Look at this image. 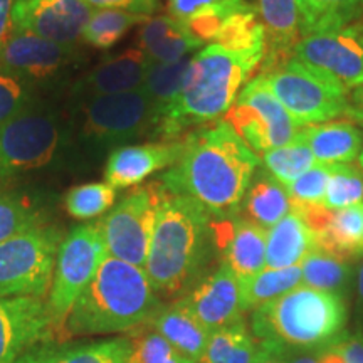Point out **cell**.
Instances as JSON below:
<instances>
[{
    "instance_id": "5b68a950",
    "label": "cell",
    "mask_w": 363,
    "mask_h": 363,
    "mask_svg": "<svg viewBox=\"0 0 363 363\" xmlns=\"http://www.w3.org/2000/svg\"><path fill=\"white\" fill-rule=\"evenodd\" d=\"M347 323L342 296L301 284L252 311V337L288 350H313L335 343Z\"/></svg>"
},
{
    "instance_id": "5bb4252c",
    "label": "cell",
    "mask_w": 363,
    "mask_h": 363,
    "mask_svg": "<svg viewBox=\"0 0 363 363\" xmlns=\"http://www.w3.org/2000/svg\"><path fill=\"white\" fill-rule=\"evenodd\" d=\"M76 57V45H62L24 30H12L0 51V69L38 88L65 76Z\"/></svg>"
},
{
    "instance_id": "816d5d0a",
    "label": "cell",
    "mask_w": 363,
    "mask_h": 363,
    "mask_svg": "<svg viewBox=\"0 0 363 363\" xmlns=\"http://www.w3.org/2000/svg\"><path fill=\"white\" fill-rule=\"evenodd\" d=\"M357 162H358V165H360V169H362V172H363V148H362L360 155H358V158H357Z\"/></svg>"
},
{
    "instance_id": "3957f363",
    "label": "cell",
    "mask_w": 363,
    "mask_h": 363,
    "mask_svg": "<svg viewBox=\"0 0 363 363\" xmlns=\"http://www.w3.org/2000/svg\"><path fill=\"white\" fill-rule=\"evenodd\" d=\"M212 251H216L212 217L194 201L163 187L145 264L153 291L165 298L187 293L202 274Z\"/></svg>"
},
{
    "instance_id": "6da1fadb",
    "label": "cell",
    "mask_w": 363,
    "mask_h": 363,
    "mask_svg": "<svg viewBox=\"0 0 363 363\" xmlns=\"http://www.w3.org/2000/svg\"><path fill=\"white\" fill-rule=\"evenodd\" d=\"M257 167L259 157L222 120L184 136L182 155L160 177V184L222 220L239 216Z\"/></svg>"
},
{
    "instance_id": "b9f144b4",
    "label": "cell",
    "mask_w": 363,
    "mask_h": 363,
    "mask_svg": "<svg viewBox=\"0 0 363 363\" xmlns=\"http://www.w3.org/2000/svg\"><path fill=\"white\" fill-rule=\"evenodd\" d=\"M331 174V165L316 163L310 170L286 187L291 207L294 206H321L325 202L326 185Z\"/></svg>"
},
{
    "instance_id": "30bf717a",
    "label": "cell",
    "mask_w": 363,
    "mask_h": 363,
    "mask_svg": "<svg viewBox=\"0 0 363 363\" xmlns=\"http://www.w3.org/2000/svg\"><path fill=\"white\" fill-rule=\"evenodd\" d=\"M162 189L160 182L136 187L98 222L108 256L145 269Z\"/></svg>"
},
{
    "instance_id": "c3c4849f",
    "label": "cell",
    "mask_w": 363,
    "mask_h": 363,
    "mask_svg": "<svg viewBox=\"0 0 363 363\" xmlns=\"http://www.w3.org/2000/svg\"><path fill=\"white\" fill-rule=\"evenodd\" d=\"M355 315H357V323L360 326V333L363 335V261L360 262L357 269V279H355Z\"/></svg>"
},
{
    "instance_id": "2e32d148",
    "label": "cell",
    "mask_w": 363,
    "mask_h": 363,
    "mask_svg": "<svg viewBox=\"0 0 363 363\" xmlns=\"http://www.w3.org/2000/svg\"><path fill=\"white\" fill-rule=\"evenodd\" d=\"M52 316L44 298H0V363L17 358L52 335Z\"/></svg>"
},
{
    "instance_id": "f546056e",
    "label": "cell",
    "mask_w": 363,
    "mask_h": 363,
    "mask_svg": "<svg viewBox=\"0 0 363 363\" xmlns=\"http://www.w3.org/2000/svg\"><path fill=\"white\" fill-rule=\"evenodd\" d=\"M299 34L328 33L360 21L363 0H298Z\"/></svg>"
},
{
    "instance_id": "f907efd6",
    "label": "cell",
    "mask_w": 363,
    "mask_h": 363,
    "mask_svg": "<svg viewBox=\"0 0 363 363\" xmlns=\"http://www.w3.org/2000/svg\"><path fill=\"white\" fill-rule=\"evenodd\" d=\"M318 355L320 353H303V355L291 357L288 363H318Z\"/></svg>"
},
{
    "instance_id": "ab89813d",
    "label": "cell",
    "mask_w": 363,
    "mask_h": 363,
    "mask_svg": "<svg viewBox=\"0 0 363 363\" xmlns=\"http://www.w3.org/2000/svg\"><path fill=\"white\" fill-rule=\"evenodd\" d=\"M39 225V214L21 195L0 194V244Z\"/></svg>"
},
{
    "instance_id": "7dc6e473",
    "label": "cell",
    "mask_w": 363,
    "mask_h": 363,
    "mask_svg": "<svg viewBox=\"0 0 363 363\" xmlns=\"http://www.w3.org/2000/svg\"><path fill=\"white\" fill-rule=\"evenodd\" d=\"M347 116L363 125V84L357 86L348 94V111Z\"/></svg>"
},
{
    "instance_id": "e0dca14e",
    "label": "cell",
    "mask_w": 363,
    "mask_h": 363,
    "mask_svg": "<svg viewBox=\"0 0 363 363\" xmlns=\"http://www.w3.org/2000/svg\"><path fill=\"white\" fill-rule=\"evenodd\" d=\"M291 211L311 229L316 249L345 261L363 256V203L337 211L323 203L294 206Z\"/></svg>"
},
{
    "instance_id": "ac0fdd59",
    "label": "cell",
    "mask_w": 363,
    "mask_h": 363,
    "mask_svg": "<svg viewBox=\"0 0 363 363\" xmlns=\"http://www.w3.org/2000/svg\"><path fill=\"white\" fill-rule=\"evenodd\" d=\"M179 301L211 331L242 321L240 284L238 276L225 264L203 278Z\"/></svg>"
},
{
    "instance_id": "277c9868",
    "label": "cell",
    "mask_w": 363,
    "mask_h": 363,
    "mask_svg": "<svg viewBox=\"0 0 363 363\" xmlns=\"http://www.w3.org/2000/svg\"><path fill=\"white\" fill-rule=\"evenodd\" d=\"M145 269L106 256L66 320L74 335L128 331L160 310Z\"/></svg>"
},
{
    "instance_id": "f1b7e54d",
    "label": "cell",
    "mask_w": 363,
    "mask_h": 363,
    "mask_svg": "<svg viewBox=\"0 0 363 363\" xmlns=\"http://www.w3.org/2000/svg\"><path fill=\"white\" fill-rule=\"evenodd\" d=\"M130 338H113L93 343L30 348L13 363H126Z\"/></svg>"
},
{
    "instance_id": "8fae6325",
    "label": "cell",
    "mask_w": 363,
    "mask_h": 363,
    "mask_svg": "<svg viewBox=\"0 0 363 363\" xmlns=\"http://www.w3.org/2000/svg\"><path fill=\"white\" fill-rule=\"evenodd\" d=\"M224 121L233 126L254 153H266L283 147L299 131L296 121L259 74L244 86L230 110L225 113Z\"/></svg>"
},
{
    "instance_id": "ffe728a7",
    "label": "cell",
    "mask_w": 363,
    "mask_h": 363,
    "mask_svg": "<svg viewBox=\"0 0 363 363\" xmlns=\"http://www.w3.org/2000/svg\"><path fill=\"white\" fill-rule=\"evenodd\" d=\"M184 150V138L160 143L123 145L111 150L104 167V179L115 190L138 187L150 175L170 169Z\"/></svg>"
},
{
    "instance_id": "d6a6232c",
    "label": "cell",
    "mask_w": 363,
    "mask_h": 363,
    "mask_svg": "<svg viewBox=\"0 0 363 363\" xmlns=\"http://www.w3.org/2000/svg\"><path fill=\"white\" fill-rule=\"evenodd\" d=\"M256 342L244 321L211 333L199 363H252Z\"/></svg>"
},
{
    "instance_id": "7c38bea8",
    "label": "cell",
    "mask_w": 363,
    "mask_h": 363,
    "mask_svg": "<svg viewBox=\"0 0 363 363\" xmlns=\"http://www.w3.org/2000/svg\"><path fill=\"white\" fill-rule=\"evenodd\" d=\"M61 138V125L56 113L35 104L0 125V180L49 165L56 157Z\"/></svg>"
},
{
    "instance_id": "4316f807",
    "label": "cell",
    "mask_w": 363,
    "mask_h": 363,
    "mask_svg": "<svg viewBox=\"0 0 363 363\" xmlns=\"http://www.w3.org/2000/svg\"><path fill=\"white\" fill-rule=\"evenodd\" d=\"M316 249L315 235L296 212H289L278 224L267 230L266 267L284 269L299 266Z\"/></svg>"
},
{
    "instance_id": "f35d334b",
    "label": "cell",
    "mask_w": 363,
    "mask_h": 363,
    "mask_svg": "<svg viewBox=\"0 0 363 363\" xmlns=\"http://www.w3.org/2000/svg\"><path fill=\"white\" fill-rule=\"evenodd\" d=\"M35 86L0 69V125L7 123L34 106Z\"/></svg>"
},
{
    "instance_id": "44dd1931",
    "label": "cell",
    "mask_w": 363,
    "mask_h": 363,
    "mask_svg": "<svg viewBox=\"0 0 363 363\" xmlns=\"http://www.w3.org/2000/svg\"><path fill=\"white\" fill-rule=\"evenodd\" d=\"M152 62L140 49H128L86 72L76 81L71 94L81 101L94 96L128 93L142 88Z\"/></svg>"
},
{
    "instance_id": "d6986e66",
    "label": "cell",
    "mask_w": 363,
    "mask_h": 363,
    "mask_svg": "<svg viewBox=\"0 0 363 363\" xmlns=\"http://www.w3.org/2000/svg\"><path fill=\"white\" fill-rule=\"evenodd\" d=\"M212 238L222 264L238 276L239 281L266 269L267 230L240 216L212 219Z\"/></svg>"
},
{
    "instance_id": "681fc988",
    "label": "cell",
    "mask_w": 363,
    "mask_h": 363,
    "mask_svg": "<svg viewBox=\"0 0 363 363\" xmlns=\"http://www.w3.org/2000/svg\"><path fill=\"white\" fill-rule=\"evenodd\" d=\"M318 363H347L345 362L342 350H340L338 347V340L320 352V355H318Z\"/></svg>"
},
{
    "instance_id": "1f68e13d",
    "label": "cell",
    "mask_w": 363,
    "mask_h": 363,
    "mask_svg": "<svg viewBox=\"0 0 363 363\" xmlns=\"http://www.w3.org/2000/svg\"><path fill=\"white\" fill-rule=\"evenodd\" d=\"M303 284L308 288L345 296L352 283V267L342 257L315 249L303 259Z\"/></svg>"
},
{
    "instance_id": "484cf974",
    "label": "cell",
    "mask_w": 363,
    "mask_h": 363,
    "mask_svg": "<svg viewBox=\"0 0 363 363\" xmlns=\"http://www.w3.org/2000/svg\"><path fill=\"white\" fill-rule=\"evenodd\" d=\"M318 163L337 165L355 162L363 148V135L350 121L308 125L301 130Z\"/></svg>"
},
{
    "instance_id": "836d02e7",
    "label": "cell",
    "mask_w": 363,
    "mask_h": 363,
    "mask_svg": "<svg viewBox=\"0 0 363 363\" xmlns=\"http://www.w3.org/2000/svg\"><path fill=\"white\" fill-rule=\"evenodd\" d=\"M262 162H264V170L267 174L281 182L284 187H288L291 182L318 163L301 130L289 143L262 153Z\"/></svg>"
},
{
    "instance_id": "74e56055",
    "label": "cell",
    "mask_w": 363,
    "mask_h": 363,
    "mask_svg": "<svg viewBox=\"0 0 363 363\" xmlns=\"http://www.w3.org/2000/svg\"><path fill=\"white\" fill-rule=\"evenodd\" d=\"M358 203H363V172L350 163L331 165L323 206L337 211Z\"/></svg>"
},
{
    "instance_id": "7bdbcfd3",
    "label": "cell",
    "mask_w": 363,
    "mask_h": 363,
    "mask_svg": "<svg viewBox=\"0 0 363 363\" xmlns=\"http://www.w3.org/2000/svg\"><path fill=\"white\" fill-rule=\"evenodd\" d=\"M91 9H116L136 16L150 17L160 7V0H84Z\"/></svg>"
},
{
    "instance_id": "7a4b0ae2",
    "label": "cell",
    "mask_w": 363,
    "mask_h": 363,
    "mask_svg": "<svg viewBox=\"0 0 363 363\" xmlns=\"http://www.w3.org/2000/svg\"><path fill=\"white\" fill-rule=\"evenodd\" d=\"M262 59L264 56L230 51L220 44L206 45L190 59L179 94L155 116L152 133L174 140L184 131L225 116Z\"/></svg>"
},
{
    "instance_id": "8d00e7d4",
    "label": "cell",
    "mask_w": 363,
    "mask_h": 363,
    "mask_svg": "<svg viewBox=\"0 0 363 363\" xmlns=\"http://www.w3.org/2000/svg\"><path fill=\"white\" fill-rule=\"evenodd\" d=\"M116 201V190L106 182L76 185L65 195L67 214L78 220H89L110 211Z\"/></svg>"
},
{
    "instance_id": "e575fe53",
    "label": "cell",
    "mask_w": 363,
    "mask_h": 363,
    "mask_svg": "<svg viewBox=\"0 0 363 363\" xmlns=\"http://www.w3.org/2000/svg\"><path fill=\"white\" fill-rule=\"evenodd\" d=\"M148 17L116 9H93L83 30V40L96 49H110L123 39L131 27L143 24Z\"/></svg>"
},
{
    "instance_id": "f6af8a7d",
    "label": "cell",
    "mask_w": 363,
    "mask_h": 363,
    "mask_svg": "<svg viewBox=\"0 0 363 363\" xmlns=\"http://www.w3.org/2000/svg\"><path fill=\"white\" fill-rule=\"evenodd\" d=\"M338 347L342 350L347 363H363V335L357 333L352 337L338 340Z\"/></svg>"
},
{
    "instance_id": "8992f818",
    "label": "cell",
    "mask_w": 363,
    "mask_h": 363,
    "mask_svg": "<svg viewBox=\"0 0 363 363\" xmlns=\"http://www.w3.org/2000/svg\"><path fill=\"white\" fill-rule=\"evenodd\" d=\"M259 76L298 126L328 123L347 116L348 89L315 66L291 57Z\"/></svg>"
},
{
    "instance_id": "ee69618b",
    "label": "cell",
    "mask_w": 363,
    "mask_h": 363,
    "mask_svg": "<svg viewBox=\"0 0 363 363\" xmlns=\"http://www.w3.org/2000/svg\"><path fill=\"white\" fill-rule=\"evenodd\" d=\"M291 350L274 342H259L254 353L252 363H288Z\"/></svg>"
},
{
    "instance_id": "7402d4cb",
    "label": "cell",
    "mask_w": 363,
    "mask_h": 363,
    "mask_svg": "<svg viewBox=\"0 0 363 363\" xmlns=\"http://www.w3.org/2000/svg\"><path fill=\"white\" fill-rule=\"evenodd\" d=\"M256 12L266 35L261 74L293 57L294 48L301 39L298 0H257Z\"/></svg>"
},
{
    "instance_id": "60d3db41",
    "label": "cell",
    "mask_w": 363,
    "mask_h": 363,
    "mask_svg": "<svg viewBox=\"0 0 363 363\" xmlns=\"http://www.w3.org/2000/svg\"><path fill=\"white\" fill-rule=\"evenodd\" d=\"M130 342L131 347L126 363H195L177 352L157 331H145Z\"/></svg>"
},
{
    "instance_id": "bcb514c9",
    "label": "cell",
    "mask_w": 363,
    "mask_h": 363,
    "mask_svg": "<svg viewBox=\"0 0 363 363\" xmlns=\"http://www.w3.org/2000/svg\"><path fill=\"white\" fill-rule=\"evenodd\" d=\"M16 2L17 0H0V51L13 30L12 11Z\"/></svg>"
},
{
    "instance_id": "ba28073f",
    "label": "cell",
    "mask_w": 363,
    "mask_h": 363,
    "mask_svg": "<svg viewBox=\"0 0 363 363\" xmlns=\"http://www.w3.org/2000/svg\"><path fill=\"white\" fill-rule=\"evenodd\" d=\"M61 233L54 227H33L0 244V298L49 293Z\"/></svg>"
},
{
    "instance_id": "4fadbf2b",
    "label": "cell",
    "mask_w": 363,
    "mask_h": 363,
    "mask_svg": "<svg viewBox=\"0 0 363 363\" xmlns=\"http://www.w3.org/2000/svg\"><path fill=\"white\" fill-rule=\"evenodd\" d=\"M293 57L333 76L347 89L363 84V22L299 39Z\"/></svg>"
},
{
    "instance_id": "4dcf8cb0",
    "label": "cell",
    "mask_w": 363,
    "mask_h": 363,
    "mask_svg": "<svg viewBox=\"0 0 363 363\" xmlns=\"http://www.w3.org/2000/svg\"><path fill=\"white\" fill-rule=\"evenodd\" d=\"M240 303L244 311H254L257 308L283 296L291 289L303 284L301 267H284V269H271L266 267L251 278L239 281Z\"/></svg>"
},
{
    "instance_id": "9a60e30c",
    "label": "cell",
    "mask_w": 363,
    "mask_h": 363,
    "mask_svg": "<svg viewBox=\"0 0 363 363\" xmlns=\"http://www.w3.org/2000/svg\"><path fill=\"white\" fill-rule=\"evenodd\" d=\"M91 9L84 0H17L12 11L13 30H24L62 45L83 39Z\"/></svg>"
},
{
    "instance_id": "83f0119b",
    "label": "cell",
    "mask_w": 363,
    "mask_h": 363,
    "mask_svg": "<svg viewBox=\"0 0 363 363\" xmlns=\"http://www.w3.org/2000/svg\"><path fill=\"white\" fill-rule=\"evenodd\" d=\"M289 212H291V199L284 185L266 170H256L240 203L239 216L269 230Z\"/></svg>"
},
{
    "instance_id": "9c48e42d",
    "label": "cell",
    "mask_w": 363,
    "mask_h": 363,
    "mask_svg": "<svg viewBox=\"0 0 363 363\" xmlns=\"http://www.w3.org/2000/svg\"><path fill=\"white\" fill-rule=\"evenodd\" d=\"M108 256L98 224H84L71 229L57 249L48 308L54 325H62Z\"/></svg>"
},
{
    "instance_id": "d590c367",
    "label": "cell",
    "mask_w": 363,
    "mask_h": 363,
    "mask_svg": "<svg viewBox=\"0 0 363 363\" xmlns=\"http://www.w3.org/2000/svg\"><path fill=\"white\" fill-rule=\"evenodd\" d=\"M190 59L192 57H184L177 62H167V65H162V62L150 65L143 88L152 98L153 106H155V116L165 110L179 94L190 66Z\"/></svg>"
},
{
    "instance_id": "52a82bcc",
    "label": "cell",
    "mask_w": 363,
    "mask_h": 363,
    "mask_svg": "<svg viewBox=\"0 0 363 363\" xmlns=\"http://www.w3.org/2000/svg\"><path fill=\"white\" fill-rule=\"evenodd\" d=\"M79 136L91 152L123 147L153 130L155 106L145 88L81 101Z\"/></svg>"
},
{
    "instance_id": "603a6c76",
    "label": "cell",
    "mask_w": 363,
    "mask_h": 363,
    "mask_svg": "<svg viewBox=\"0 0 363 363\" xmlns=\"http://www.w3.org/2000/svg\"><path fill=\"white\" fill-rule=\"evenodd\" d=\"M202 45L187 26L172 16L148 17L138 33V49L150 62H177Z\"/></svg>"
},
{
    "instance_id": "cb8c5ba5",
    "label": "cell",
    "mask_w": 363,
    "mask_h": 363,
    "mask_svg": "<svg viewBox=\"0 0 363 363\" xmlns=\"http://www.w3.org/2000/svg\"><path fill=\"white\" fill-rule=\"evenodd\" d=\"M148 321L153 331L165 338L177 352L199 363L206 352L211 331L179 299L170 306L160 308Z\"/></svg>"
},
{
    "instance_id": "d4e9b609",
    "label": "cell",
    "mask_w": 363,
    "mask_h": 363,
    "mask_svg": "<svg viewBox=\"0 0 363 363\" xmlns=\"http://www.w3.org/2000/svg\"><path fill=\"white\" fill-rule=\"evenodd\" d=\"M252 9L246 0H169V16L187 26L203 44L214 43L230 16Z\"/></svg>"
}]
</instances>
